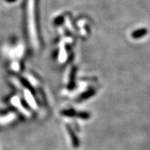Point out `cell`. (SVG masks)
I'll list each match as a JSON object with an SVG mask.
<instances>
[{
  "label": "cell",
  "instance_id": "1",
  "mask_svg": "<svg viewBox=\"0 0 150 150\" xmlns=\"http://www.w3.org/2000/svg\"><path fill=\"white\" fill-rule=\"evenodd\" d=\"M35 0H29L27 1V31L29 30L30 40L36 47L38 42V30L35 20Z\"/></svg>",
  "mask_w": 150,
  "mask_h": 150
},
{
  "label": "cell",
  "instance_id": "2",
  "mask_svg": "<svg viewBox=\"0 0 150 150\" xmlns=\"http://www.w3.org/2000/svg\"><path fill=\"white\" fill-rule=\"evenodd\" d=\"M67 130H68L69 133H70V136L71 137V138H72L73 146H74V147H78L79 146V141L77 137H76V135H75L72 129H71L69 126H67Z\"/></svg>",
  "mask_w": 150,
  "mask_h": 150
},
{
  "label": "cell",
  "instance_id": "3",
  "mask_svg": "<svg viewBox=\"0 0 150 150\" xmlns=\"http://www.w3.org/2000/svg\"><path fill=\"white\" fill-rule=\"evenodd\" d=\"M62 115L67 116V117H74V116H76L77 112L74 110H66L62 111Z\"/></svg>",
  "mask_w": 150,
  "mask_h": 150
},
{
  "label": "cell",
  "instance_id": "4",
  "mask_svg": "<svg viewBox=\"0 0 150 150\" xmlns=\"http://www.w3.org/2000/svg\"><path fill=\"white\" fill-rule=\"evenodd\" d=\"M90 116H91L90 113L87 112H78L77 115H76V117H79L81 118V119L86 120L90 118Z\"/></svg>",
  "mask_w": 150,
  "mask_h": 150
},
{
  "label": "cell",
  "instance_id": "5",
  "mask_svg": "<svg viewBox=\"0 0 150 150\" xmlns=\"http://www.w3.org/2000/svg\"><path fill=\"white\" fill-rule=\"evenodd\" d=\"M93 93H94L93 91L88 92V93H86L85 94H83V95H81V96L80 97L79 99H80L81 101H83V100H84V99H86L89 98V97H91L92 95H93Z\"/></svg>",
  "mask_w": 150,
  "mask_h": 150
}]
</instances>
